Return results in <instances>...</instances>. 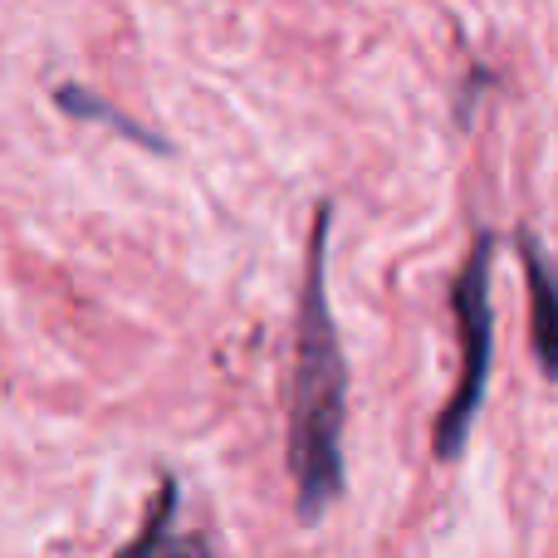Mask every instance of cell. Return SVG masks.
I'll use <instances>...</instances> for the list:
<instances>
[{"instance_id": "obj_1", "label": "cell", "mask_w": 558, "mask_h": 558, "mask_svg": "<svg viewBox=\"0 0 558 558\" xmlns=\"http://www.w3.org/2000/svg\"><path fill=\"white\" fill-rule=\"evenodd\" d=\"M328 226H333V206H318L308 231L294 377H289V475H294V505L304 524L324 520V510L343 495L348 475V363L328 308Z\"/></svg>"}, {"instance_id": "obj_2", "label": "cell", "mask_w": 558, "mask_h": 558, "mask_svg": "<svg viewBox=\"0 0 558 558\" xmlns=\"http://www.w3.org/2000/svg\"><path fill=\"white\" fill-rule=\"evenodd\" d=\"M490 265H495V241L475 235L465 270L456 279V333H461V383H456L446 412L432 426V446L441 461H456L471 441V426L481 416L485 383H490V357H495V308H490Z\"/></svg>"}, {"instance_id": "obj_3", "label": "cell", "mask_w": 558, "mask_h": 558, "mask_svg": "<svg viewBox=\"0 0 558 558\" xmlns=\"http://www.w3.org/2000/svg\"><path fill=\"white\" fill-rule=\"evenodd\" d=\"M520 260L530 279V333L549 383H558V265L544 255L539 235L520 231Z\"/></svg>"}, {"instance_id": "obj_4", "label": "cell", "mask_w": 558, "mask_h": 558, "mask_svg": "<svg viewBox=\"0 0 558 558\" xmlns=\"http://www.w3.org/2000/svg\"><path fill=\"white\" fill-rule=\"evenodd\" d=\"M54 104L64 108L69 118H84V123H104V128H113V133H123V137H133V143H143V147H153V153H162V143H157L153 133H143V128L133 123V118H123L118 108H108L104 98L94 94V88H78V84H64L54 94Z\"/></svg>"}]
</instances>
